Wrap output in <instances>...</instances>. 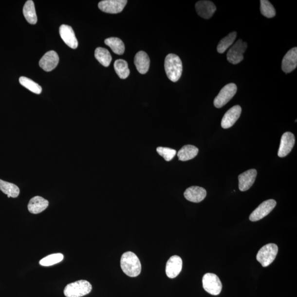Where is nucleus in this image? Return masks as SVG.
<instances>
[{"mask_svg":"<svg viewBox=\"0 0 297 297\" xmlns=\"http://www.w3.org/2000/svg\"><path fill=\"white\" fill-rule=\"evenodd\" d=\"M121 267L124 273L131 278L137 277L141 273V261L133 252H127L123 254Z\"/></svg>","mask_w":297,"mask_h":297,"instance_id":"nucleus-1","label":"nucleus"},{"mask_svg":"<svg viewBox=\"0 0 297 297\" xmlns=\"http://www.w3.org/2000/svg\"><path fill=\"white\" fill-rule=\"evenodd\" d=\"M182 63L181 59L175 54H168L165 58V70L167 77L171 81L176 82L181 77Z\"/></svg>","mask_w":297,"mask_h":297,"instance_id":"nucleus-2","label":"nucleus"},{"mask_svg":"<svg viewBox=\"0 0 297 297\" xmlns=\"http://www.w3.org/2000/svg\"><path fill=\"white\" fill-rule=\"evenodd\" d=\"M92 290L90 283L86 280H79L67 285L63 292L67 297H81L88 295Z\"/></svg>","mask_w":297,"mask_h":297,"instance_id":"nucleus-3","label":"nucleus"},{"mask_svg":"<svg viewBox=\"0 0 297 297\" xmlns=\"http://www.w3.org/2000/svg\"><path fill=\"white\" fill-rule=\"evenodd\" d=\"M278 253V247L274 243L267 244L259 250L257 260L263 267L270 265L275 260Z\"/></svg>","mask_w":297,"mask_h":297,"instance_id":"nucleus-4","label":"nucleus"},{"mask_svg":"<svg viewBox=\"0 0 297 297\" xmlns=\"http://www.w3.org/2000/svg\"><path fill=\"white\" fill-rule=\"evenodd\" d=\"M202 281L204 289L209 294L217 296L222 292V283L217 275L207 273L204 275Z\"/></svg>","mask_w":297,"mask_h":297,"instance_id":"nucleus-5","label":"nucleus"},{"mask_svg":"<svg viewBox=\"0 0 297 297\" xmlns=\"http://www.w3.org/2000/svg\"><path fill=\"white\" fill-rule=\"evenodd\" d=\"M237 91L236 85L230 83L224 86L215 97L214 104L216 108H222L235 96Z\"/></svg>","mask_w":297,"mask_h":297,"instance_id":"nucleus-6","label":"nucleus"},{"mask_svg":"<svg viewBox=\"0 0 297 297\" xmlns=\"http://www.w3.org/2000/svg\"><path fill=\"white\" fill-rule=\"evenodd\" d=\"M247 48V44L242 40H238L229 49L227 54V60L233 65H237L243 59V54Z\"/></svg>","mask_w":297,"mask_h":297,"instance_id":"nucleus-7","label":"nucleus"},{"mask_svg":"<svg viewBox=\"0 0 297 297\" xmlns=\"http://www.w3.org/2000/svg\"><path fill=\"white\" fill-rule=\"evenodd\" d=\"M277 205V202L269 199L262 202L260 205L253 211L249 216V220L253 222H258L269 215Z\"/></svg>","mask_w":297,"mask_h":297,"instance_id":"nucleus-8","label":"nucleus"},{"mask_svg":"<svg viewBox=\"0 0 297 297\" xmlns=\"http://www.w3.org/2000/svg\"><path fill=\"white\" fill-rule=\"evenodd\" d=\"M127 3L126 0H104L99 3L98 7L103 12L116 14L124 9Z\"/></svg>","mask_w":297,"mask_h":297,"instance_id":"nucleus-9","label":"nucleus"},{"mask_svg":"<svg viewBox=\"0 0 297 297\" xmlns=\"http://www.w3.org/2000/svg\"><path fill=\"white\" fill-rule=\"evenodd\" d=\"M295 144V137L294 134L287 131L282 135L280 142L278 156L284 158L291 151Z\"/></svg>","mask_w":297,"mask_h":297,"instance_id":"nucleus-10","label":"nucleus"},{"mask_svg":"<svg viewBox=\"0 0 297 297\" xmlns=\"http://www.w3.org/2000/svg\"><path fill=\"white\" fill-rule=\"evenodd\" d=\"M59 35L62 39L70 48L75 49L78 47V42L73 29L69 25L63 24L59 28Z\"/></svg>","mask_w":297,"mask_h":297,"instance_id":"nucleus-11","label":"nucleus"},{"mask_svg":"<svg viewBox=\"0 0 297 297\" xmlns=\"http://www.w3.org/2000/svg\"><path fill=\"white\" fill-rule=\"evenodd\" d=\"M241 109L240 106L236 105L228 110L222 121V127L224 129L230 128L241 116Z\"/></svg>","mask_w":297,"mask_h":297,"instance_id":"nucleus-12","label":"nucleus"},{"mask_svg":"<svg viewBox=\"0 0 297 297\" xmlns=\"http://www.w3.org/2000/svg\"><path fill=\"white\" fill-rule=\"evenodd\" d=\"M257 171L255 169H250L239 176V189L241 192L248 190L255 182Z\"/></svg>","mask_w":297,"mask_h":297,"instance_id":"nucleus-13","label":"nucleus"},{"mask_svg":"<svg viewBox=\"0 0 297 297\" xmlns=\"http://www.w3.org/2000/svg\"><path fill=\"white\" fill-rule=\"evenodd\" d=\"M59 62V57L54 51L46 53L40 61L39 65L42 69L46 72H50L56 67Z\"/></svg>","mask_w":297,"mask_h":297,"instance_id":"nucleus-14","label":"nucleus"},{"mask_svg":"<svg viewBox=\"0 0 297 297\" xmlns=\"http://www.w3.org/2000/svg\"><path fill=\"white\" fill-rule=\"evenodd\" d=\"M297 66V48H294L288 51L284 56L282 62V69L286 74L291 73Z\"/></svg>","mask_w":297,"mask_h":297,"instance_id":"nucleus-15","label":"nucleus"},{"mask_svg":"<svg viewBox=\"0 0 297 297\" xmlns=\"http://www.w3.org/2000/svg\"><path fill=\"white\" fill-rule=\"evenodd\" d=\"M182 259L177 256H174L169 259L166 266V274L167 277L174 278L180 274L182 269Z\"/></svg>","mask_w":297,"mask_h":297,"instance_id":"nucleus-16","label":"nucleus"},{"mask_svg":"<svg viewBox=\"0 0 297 297\" xmlns=\"http://www.w3.org/2000/svg\"><path fill=\"white\" fill-rule=\"evenodd\" d=\"M184 196L189 202L200 203L206 197V191L200 186H192L186 190Z\"/></svg>","mask_w":297,"mask_h":297,"instance_id":"nucleus-17","label":"nucleus"},{"mask_svg":"<svg viewBox=\"0 0 297 297\" xmlns=\"http://www.w3.org/2000/svg\"><path fill=\"white\" fill-rule=\"evenodd\" d=\"M196 9L199 16L203 19H208L213 16L216 10V7L213 2L200 1L197 2Z\"/></svg>","mask_w":297,"mask_h":297,"instance_id":"nucleus-18","label":"nucleus"},{"mask_svg":"<svg viewBox=\"0 0 297 297\" xmlns=\"http://www.w3.org/2000/svg\"><path fill=\"white\" fill-rule=\"evenodd\" d=\"M49 206V202L44 198L36 196L30 200L28 209L30 213L37 214L44 211Z\"/></svg>","mask_w":297,"mask_h":297,"instance_id":"nucleus-19","label":"nucleus"},{"mask_svg":"<svg viewBox=\"0 0 297 297\" xmlns=\"http://www.w3.org/2000/svg\"><path fill=\"white\" fill-rule=\"evenodd\" d=\"M134 64L140 74H147L150 66V58L148 54L142 51L138 52L134 57Z\"/></svg>","mask_w":297,"mask_h":297,"instance_id":"nucleus-20","label":"nucleus"},{"mask_svg":"<svg viewBox=\"0 0 297 297\" xmlns=\"http://www.w3.org/2000/svg\"><path fill=\"white\" fill-rule=\"evenodd\" d=\"M199 152L198 148L192 145H186L182 147L178 152V159L182 161H186L193 159L196 157Z\"/></svg>","mask_w":297,"mask_h":297,"instance_id":"nucleus-21","label":"nucleus"},{"mask_svg":"<svg viewBox=\"0 0 297 297\" xmlns=\"http://www.w3.org/2000/svg\"><path fill=\"white\" fill-rule=\"evenodd\" d=\"M24 18L27 22L31 24H35L37 22V16L36 12L35 3L32 0H28L25 3L23 10Z\"/></svg>","mask_w":297,"mask_h":297,"instance_id":"nucleus-22","label":"nucleus"},{"mask_svg":"<svg viewBox=\"0 0 297 297\" xmlns=\"http://www.w3.org/2000/svg\"><path fill=\"white\" fill-rule=\"evenodd\" d=\"M105 43L111 48L114 54L121 55L125 53V44L124 42L118 37H109L108 39L105 40Z\"/></svg>","mask_w":297,"mask_h":297,"instance_id":"nucleus-23","label":"nucleus"},{"mask_svg":"<svg viewBox=\"0 0 297 297\" xmlns=\"http://www.w3.org/2000/svg\"><path fill=\"white\" fill-rule=\"evenodd\" d=\"M95 57L102 65L107 67L110 66L112 61L111 54L107 49L103 48H97L95 51Z\"/></svg>","mask_w":297,"mask_h":297,"instance_id":"nucleus-24","label":"nucleus"},{"mask_svg":"<svg viewBox=\"0 0 297 297\" xmlns=\"http://www.w3.org/2000/svg\"><path fill=\"white\" fill-rule=\"evenodd\" d=\"M114 69L121 79H126L130 74L128 63L124 59H117L114 63Z\"/></svg>","mask_w":297,"mask_h":297,"instance_id":"nucleus-25","label":"nucleus"},{"mask_svg":"<svg viewBox=\"0 0 297 297\" xmlns=\"http://www.w3.org/2000/svg\"><path fill=\"white\" fill-rule=\"evenodd\" d=\"M0 190L3 193L12 198H17L19 196L20 190L18 186L0 180Z\"/></svg>","mask_w":297,"mask_h":297,"instance_id":"nucleus-26","label":"nucleus"},{"mask_svg":"<svg viewBox=\"0 0 297 297\" xmlns=\"http://www.w3.org/2000/svg\"><path fill=\"white\" fill-rule=\"evenodd\" d=\"M237 37V33L236 32H232L229 35L223 38L219 43L217 47L218 53L223 54L233 44Z\"/></svg>","mask_w":297,"mask_h":297,"instance_id":"nucleus-27","label":"nucleus"},{"mask_svg":"<svg viewBox=\"0 0 297 297\" xmlns=\"http://www.w3.org/2000/svg\"><path fill=\"white\" fill-rule=\"evenodd\" d=\"M19 81L22 86L28 89L29 91L35 93V94H40L42 92L41 86L31 79L25 77H21L19 78Z\"/></svg>","mask_w":297,"mask_h":297,"instance_id":"nucleus-28","label":"nucleus"},{"mask_svg":"<svg viewBox=\"0 0 297 297\" xmlns=\"http://www.w3.org/2000/svg\"><path fill=\"white\" fill-rule=\"evenodd\" d=\"M63 258H64V256L61 253L51 254V255L42 259L39 262V264L43 266H52L62 261Z\"/></svg>","mask_w":297,"mask_h":297,"instance_id":"nucleus-29","label":"nucleus"},{"mask_svg":"<svg viewBox=\"0 0 297 297\" xmlns=\"http://www.w3.org/2000/svg\"><path fill=\"white\" fill-rule=\"evenodd\" d=\"M260 11L261 14L267 18H273L276 15L275 8L269 1L261 0Z\"/></svg>","mask_w":297,"mask_h":297,"instance_id":"nucleus-30","label":"nucleus"},{"mask_svg":"<svg viewBox=\"0 0 297 297\" xmlns=\"http://www.w3.org/2000/svg\"><path fill=\"white\" fill-rule=\"evenodd\" d=\"M157 152L158 154L163 156L165 160L169 161L175 156L177 153L176 150L169 148L158 147L156 148Z\"/></svg>","mask_w":297,"mask_h":297,"instance_id":"nucleus-31","label":"nucleus"}]
</instances>
